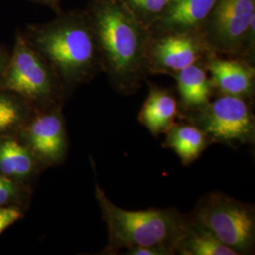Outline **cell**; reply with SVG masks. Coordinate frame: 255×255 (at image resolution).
Instances as JSON below:
<instances>
[{
    "mask_svg": "<svg viewBox=\"0 0 255 255\" xmlns=\"http://www.w3.org/2000/svg\"><path fill=\"white\" fill-rule=\"evenodd\" d=\"M127 255H169L163 249L151 246H138L130 248L126 251Z\"/></svg>",
    "mask_w": 255,
    "mask_h": 255,
    "instance_id": "20",
    "label": "cell"
},
{
    "mask_svg": "<svg viewBox=\"0 0 255 255\" xmlns=\"http://www.w3.org/2000/svg\"><path fill=\"white\" fill-rule=\"evenodd\" d=\"M216 91L253 101L255 94L254 64L242 58L210 52L203 61Z\"/></svg>",
    "mask_w": 255,
    "mask_h": 255,
    "instance_id": "10",
    "label": "cell"
},
{
    "mask_svg": "<svg viewBox=\"0 0 255 255\" xmlns=\"http://www.w3.org/2000/svg\"><path fill=\"white\" fill-rule=\"evenodd\" d=\"M255 0H216L201 32L215 54L254 64Z\"/></svg>",
    "mask_w": 255,
    "mask_h": 255,
    "instance_id": "6",
    "label": "cell"
},
{
    "mask_svg": "<svg viewBox=\"0 0 255 255\" xmlns=\"http://www.w3.org/2000/svg\"><path fill=\"white\" fill-rule=\"evenodd\" d=\"M215 2L216 0H170L150 32L162 34L200 30Z\"/></svg>",
    "mask_w": 255,
    "mask_h": 255,
    "instance_id": "11",
    "label": "cell"
},
{
    "mask_svg": "<svg viewBox=\"0 0 255 255\" xmlns=\"http://www.w3.org/2000/svg\"><path fill=\"white\" fill-rule=\"evenodd\" d=\"M0 89L14 94L41 111L61 106L65 93L52 68L20 31L0 75Z\"/></svg>",
    "mask_w": 255,
    "mask_h": 255,
    "instance_id": "4",
    "label": "cell"
},
{
    "mask_svg": "<svg viewBox=\"0 0 255 255\" xmlns=\"http://www.w3.org/2000/svg\"><path fill=\"white\" fill-rule=\"evenodd\" d=\"M15 193V186L11 180L0 184V206L5 205Z\"/></svg>",
    "mask_w": 255,
    "mask_h": 255,
    "instance_id": "21",
    "label": "cell"
},
{
    "mask_svg": "<svg viewBox=\"0 0 255 255\" xmlns=\"http://www.w3.org/2000/svg\"><path fill=\"white\" fill-rule=\"evenodd\" d=\"M21 218V213L17 209L4 208L0 206V234Z\"/></svg>",
    "mask_w": 255,
    "mask_h": 255,
    "instance_id": "19",
    "label": "cell"
},
{
    "mask_svg": "<svg viewBox=\"0 0 255 255\" xmlns=\"http://www.w3.org/2000/svg\"><path fill=\"white\" fill-rule=\"evenodd\" d=\"M26 106L14 94L0 89V134L16 128L27 119Z\"/></svg>",
    "mask_w": 255,
    "mask_h": 255,
    "instance_id": "17",
    "label": "cell"
},
{
    "mask_svg": "<svg viewBox=\"0 0 255 255\" xmlns=\"http://www.w3.org/2000/svg\"><path fill=\"white\" fill-rule=\"evenodd\" d=\"M36 158L28 146L14 139L0 141V171L6 177L27 178L34 171Z\"/></svg>",
    "mask_w": 255,
    "mask_h": 255,
    "instance_id": "16",
    "label": "cell"
},
{
    "mask_svg": "<svg viewBox=\"0 0 255 255\" xmlns=\"http://www.w3.org/2000/svg\"><path fill=\"white\" fill-rule=\"evenodd\" d=\"M184 120L202 129L213 144L237 148L255 142V116L253 101L219 94L199 109L180 113Z\"/></svg>",
    "mask_w": 255,
    "mask_h": 255,
    "instance_id": "7",
    "label": "cell"
},
{
    "mask_svg": "<svg viewBox=\"0 0 255 255\" xmlns=\"http://www.w3.org/2000/svg\"><path fill=\"white\" fill-rule=\"evenodd\" d=\"M96 199L108 228L104 255H116L138 246L157 247L175 255V248L190 221L189 214L175 208L126 210L110 201L99 184Z\"/></svg>",
    "mask_w": 255,
    "mask_h": 255,
    "instance_id": "3",
    "label": "cell"
},
{
    "mask_svg": "<svg viewBox=\"0 0 255 255\" xmlns=\"http://www.w3.org/2000/svg\"><path fill=\"white\" fill-rule=\"evenodd\" d=\"M101 56V69L113 87L131 95L146 82V50L150 30L123 0H90L85 9Z\"/></svg>",
    "mask_w": 255,
    "mask_h": 255,
    "instance_id": "1",
    "label": "cell"
},
{
    "mask_svg": "<svg viewBox=\"0 0 255 255\" xmlns=\"http://www.w3.org/2000/svg\"><path fill=\"white\" fill-rule=\"evenodd\" d=\"M9 178L6 177L5 175H3L2 173H0V184L2 183H5V182H9Z\"/></svg>",
    "mask_w": 255,
    "mask_h": 255,
    "instance_id": "24",
    "label": "cell"
},
{
    "mask_svg": "<svg viewBox=\"0 0 255 255\" xmlns=\"http://www.w3.org/2000/svg\"><path fill=\"white\" fill-rule=\"evenodd\" d=\"M52 68L66 92L92 81L101 69V56L85 9L61 11L44 24L23 32Z\"/></svg>",
    "mask_w": 255,
    "mask_h": 255,
    "instance_id": "2",
    "label": "cell"
},
{
    "mask_svg": "<svg viewBox=\"0 0 255 255\" xmlns=\"http://www.w3.org/2000/svg\"><path fill=\"white\" fill-rule=\"evenodd\" d=\"M29 1L46 6L47 8L52 9L56 13H60L62 11V9H61V1L62 0H29Z\"/></svg>",
    "mask_w": 255,
    "mask_h": 255,
    "instance_id": "22",
    "label": "cell"
},
{
    "mask_svg": "<svg viewBox=\"0 0 255 255\" xmlns=\"http://www.w3.org/2000/svg\"><path fill=\"white\" fill-rule=\"evenodd\" d=\"M149 90L138 114V121L150 132L159 137L165 134L176 123L180 114L179 102L172 92L148 82Z\"/></svg>",
    "mask_w": 255,
    "mask_h": 255,
    "instance_id": "12",
    "label": "cell"
},
{
    "mask_svg": "<svg viewBox=\"0 0 255 255\" xmlns=\"http://www.w3.org/2000/svg\"><path fill=\"white\" fill-rule=\"evenodd\" d=\"M189 216L237 255L255 254V205L212 192L201 198Z\"/></svg>",
    "mask_w": 255,
    "mask_h": 255,
    "instance_id": "5",
    "label": "cell"
},
{
    "mask_svg": "<svg viewBox=\"0 0 255 255\" xmlns=\"http://www.w3.org/2000/svg\"><path fill=\"white\" fill-rule=\"evenodd\" d=\"M164 135V147L174 151L185 166L193 164L213 145L202 129L184 120L176 122Z\"/></svg>",
    "mask_w": 255,
    "mask_h": 255,
    "instance_id": "14",
    "label": "cell"
},
{
    "mask_svg": "<svg viewBox=\"0 0 255 255\" xmlns=\"http://www.w3.org/2000/svg\"><path fill=\"white\" fill-rule=\"evenodd\" d=\"M172 77L177 84L180 113L199 109L214 97L216 89L203 62L189 65Z\"/></svg>",
    "mask_w": 255,
    "mask_h": 255,
    "instance_id": "13",
    "label": "cell"
},
{
    "mask_svg": "<svg viewBox=\"0 0 255 255\" xmlns=\"http://www.w3.org/2000/svg\"><path fill=\"white\" fill-rule=\"evenodd\" d=\"M27 146L45 165L61 164L67 152V136L61 106L43 110L25 131Z\"/></svg>",
    "mask_w": 255,
    "mask_h": 255,
    "instance_id": "9",
    "label": "cell"
},
{
    "mask_svg": "<svg viewBox=\"0 0 255 255\" xmlns=\"http://www.w3.org/2000/svg\"><path fill=\"white\" fill-rule=\"evenodd\" d=\"M212 52L201 30L151 34L146 50L147 75H170L201 63Z\"/></svg>",
    "mask_w": 255,
    "mask_h": 255,
    "instance_id": "8",
    "label": "cell"
},
{
    "mask_svg": "<svg viewBox=\"0 0 255 255\" xmlns=\"http://www.w3.org/2000/svg\"><path fill=\"white\" fill-rule=\"evenodd\" d=\"M9 54L10 52L7 50L5 46H0V75L4 71L7 65V63L9 61Z\"/></svg>",
    "mask_w": 255,
    "mask_h": 255,
    "instance_id": "23",
    "label": "cell"
},
{
    "mask_svg": "<svg viewBox=\"0 0 255 255\" xmlns=\"http://www.w3.org/2000/svg\"><path fill=\"white\" fill-rule=\"evenodd\" d=\"M138 21L149 30L162 16L170 0H123Z\"/></svg>",
    "mask_w": 255,
    "mask_h": 255,
    "instance_id": "18",
    "label": "cell"
},
{
    "mask_svg": "<svg viewBox=\"0 0 255 255\" xmlns=\"http://www.w3.org/2000/svg\"><path fill=\"white\" fill-rule=\"evenodd\" d=\"M175 255H238L207 229L194 222L191 218L185 232L176 245Z\"/></svg>",
    "mask_w": 255,
    "mask_h": 255,
    "instance_id": "15",
    "label": "cell"
}]
</instances>
